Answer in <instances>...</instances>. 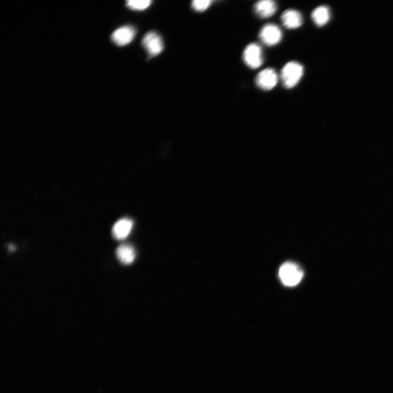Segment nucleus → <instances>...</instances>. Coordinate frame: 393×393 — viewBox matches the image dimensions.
Wrapping results in <instances>:
<instances>
[{
	"label": "nucleus",
	"mask_w": 393,
	"mask_h": 393,
	"mask_svg": "<svg viewBox=\"0 0 393 393\" xmlns=\"http://www.w3.org/2000/svg\"><path fill=\"white\" fill-rule=\"evenodd\" d=\"M303 73L304 68L300 63L294 61L287 63L281 70L283 85L287 89L294 88L301 81Z\"/></svg>",
	"instance_id": "obj_1"
},
{
	"label": "nucleus",
	"mask_w": 393,
	"mask_h": 393,
	"mask_svg": "<svg viewBox=\"0 0 393 393\" xmlns=\"http://www.w3.org/2000/svg\"><path fill=\"white\" fill-rule=\"evenodd\" d=\"M304 276L301 267L293 262L283 264L279 270V277L285 285L292 287L299 284Z\"/></svg>",
	"instance_id": "obj_2"
},
{
	"label": "nucleus",
	"mask_w": 393,
	"mask_h": 393,
	"mask_svg": "<svg viewBox=\"0 0 393 393\" xmlns=\"http://www.w3.org/2000/svg\"><path fill=\"white\" fill-rule=\"evenodd\" d=\"M141 44L151 58L158 56L164 49L161 37L155 31H150L146 34Z\"/></svg>",
	"instance_id": "obj_3"
},
{
	"label": "nucleus",
	"mask_w": 393,
	"mask_h": 393,
	"mask_svg": "<svg viewBox=\"0 0 393 393\" xmlns=\"http://www.w3.org/2000/svg\"><path fill=\"white\" fill-rule=\"evenodd\" d=\"M243 59L251 68L257 69L263 64V55L261 46L256 43L248 45L243 53Z\"/></svg>",
	"instance_id": "obj_4"
},
{
	"label": "nucleus",
	"mask_w": 393,
	"mask_h": 393,
	"mask_svg": "<svg viewBox=\"0 0 393 393\" xmlns=\"http://www.w3.org/2000/svg\"><path fill=\"white\" fill-rule=\"evenodd\" d=\"M259 37L264 44L268 46L275 45L281 41L282 31L277 26L269 23L262 28Z\"/></svg>",
	"instance_id": "obj_5"
},
{
	"label": "nucleus",
	"mask_w": 393,
	"mask_h": 393,
	"mask_svg": "<svg viewBox=\"0 0 393 393\" xmlns=\"http://www.w3.org/2000/svg\"><path fill=\"white\" fill-rule=\"evenodd\" d=\"M278 83V76L274 69L269 68L259 72L256 78V83L259 88L269 91Z\"/></svg>",
	"instance_id": "obj_6"
},
{
	"label": "nucleus",
	"mask_w": 393,
	"mask_h": 393,
	"mask_svg": "<svg viewBox=\"0 0 393 393\" xmlns=\"http://www.w3.org/2000/svg\"><path fill=\"white\" fill-rule=\"evenodd\" d=\"M136 29L132 26H124L116 30L111 36L112 40L118 46H125L130 43L135 38Z\"/></svg>",
	"instance_id": "obj_7"
},
{
	"label": "nucleus",
	"mask_w": 393,
	"mask_h": 393,
	"mask_svg": "<svg viewBox=\"0 0 393 393\" xmlns=\"http://www.w3.org/2000/svg\"><path fill=\"white\" fill-rule=\"evenodd\" d=\"M133 222L129 218H122L115 223L113 228L114 237L119 240L127 238L130 234Z\"/></svg>",
	"instance_id": "obj_8"
},
{
	"label": "nucleus",
	"mask_w": 393,
	"mask_h": 393,
	"mask_svg": "<svg viewBox=\"0 0 393 393\" xmlns=\"http://www.w3.org/2000/svg\"><path fill=\"white\" fill-rule=\"evenodd\" d=\"M281 19L283 25L288 29L300 28L303 22L301 13L294 10L285 11L282 14Z\"/></svg>",
	"instance_id": "obj_9"
},
{
	"label": "nucleus",
	"mask_w": 393,
	"mask_h": 393,
	"mask_svg": "<svg viewBox=\"0 0 393 393\" xmlns=\"http://www.w3.org/2000/svg\"><path fill=\"white\" fill-rule=\"evenodd\" d=\"M277 10V5L271 0H262L254 5V11L259 17L268 18L273 16Z\"/></svg>",
	"instance_id": "obj_10"
},
{
	"label": "nucleus",
	"mask_w": 393,
	"mask_h": 393,
	"mask_svg": "<svg viewBox=\"0 0 393 393\" xmlns=\"http://www.w3.org/2000/svg\"><path fill=\"white\" fill-rule=\"evenodd\" d=\"M116 254L119 261L125 265L132 264L136 257L134 248L128 244H122L118 247Z\"/></svg>",
	"instance_id": "obj_11"
},
{
	"label": "nucleus",
	"mask_w": 393,
	"mask_h": 393,
	"mask_svg": "<svg viewBox=\"0 0 393 393\" xmlns=\"http://www.w3.org/2000/svg\"><path fill=\"white\" fill-rule=\"evenodd\" d=\"M311 17L314 23L318 27H323L329 20V10L326 6H320L313 10L311 14Z\"/></svg>",
	"instance_id": "obj_12"
},
{
	"label": "nucleus",
	"mask_w": 393,
	"mask_h": 393,
	"mask_svg": "<svg viewBox=\"0 0 393 393\" xmlns=\"http://www.w3.org/2000/svg\"><path fill=\"white\" fill-rule=\"evenodd\" d=\"M151 0H129L127 2L129 9L135 11H143L151 5Z\"/></svg>",
	"instance_id": "obj_13"
},
{
	"label": "nucleus",
	"mask_w": 393,
	"mask_h": 393,
	"mask_svg": "<svg viewBox=\"0 0 393 393\" xmlns=\"http://www.w3.org/2000/svg\"><path fill=\"white\" fill-rule=\"evenodd\" d=\"M211 3L209 0H195L192 2V7L195 11L202 12L207 10Z\"/></svg>",
	"instance_id": "obj_14"
}]
</instances>
